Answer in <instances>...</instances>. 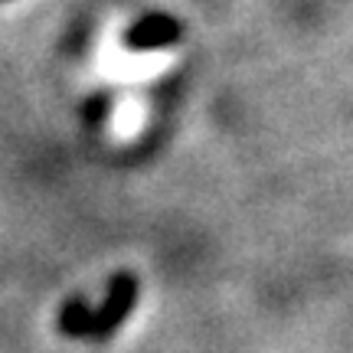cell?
<instances>
[{"mask_svg": "<svg viewBox=\"0 0 353 353\" xmlns=\"http://www.w3.org/2000/svg\"><path fill=\"white\" fill-rule=\"evenodd\" d=\"M92 321H95V311L79 298L59 311V330L65 337H92Z\"/></svg>", "mask_w": 353, "mask_h": 353, "instance_id": "obj_3", "label": "cell"}, {"mask_svg": "<svg viewBox=\"0 0 353 353\" xmlns=\"http://www.w3.org/2000/svg\"><path fill=\"white\" fill-rule=\"evenodd\" d=\"M183 37V23L170 13H144L121 33V46L131 52H154L174 46Z\"/></svg>", "mask_w": 353, "mask_h": 353, "instance_id": "obj_2", "label": "cell"}, {"mask_svg": "<svg viewBox=\"0 0 353 353\" xmlns=\"http://www.w3.org/2000/svg\"><path fill=\"white\" fill-rule=\"evenodd\" d=\"M134 304H138V278L128 275V272L114 275L108 291H105V301H101V307L95 311V321H92V341H108L131 317Z\"/></svg>", "mask_w": 353, "mask_h": 353, "instance_id": "obj_1", "label": "cell"}]
</instances>
